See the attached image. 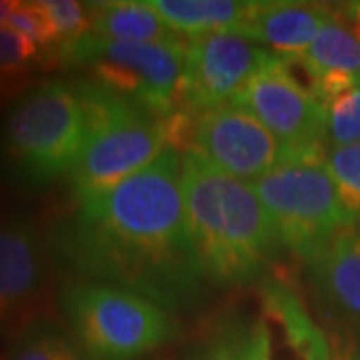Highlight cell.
<instances>
[{"label": "cell", "mask_w": 360, "mask_h": 360, "mask_svg": "<svg viewBox=\"0 0 360 360\" xmlns=\"http://www.w3.org/2000/svg\"><path fill=\"white\" fill-rule=\"evenodd\" d=\"M180 168L182 156L168 148L118 186L82 200L60 236L66 260L89 281L120 286L168 312L194 304L206 278L186 226Z\"/></svg>", "instance_id": "6da1fadb"}, {"label": "cell", "mask_w": 360, "mask_h": 360, "mask_svg": "<svg viewBox=\"0 0 360 360\" xmlns=\"http://www.w3.org/2000/svg\"><path fill=\"white\" fill-rule=\"evenodd\" d=\"M180 184L191 243L206 283L238 286L264 278L283 245L252 184L196 153L182 155Z\"/></svg>", "instance_id": "7a4b0ae2"}, {"label": "cell", "mask_w": 360, "mask_h": 360, "mask_svg": "<svg viewBox=\"0 0 360 360\" xmlns=\"http://www.w3.org/2000/svg\"><path fill=\"white\" fill-rule=\"evenodd\" d=\"M86 112V144L70 172L78 202L106 193L170 148L167 118L92 80L75 84Z\"/></svg>", "instance_id": "3957f363"}, {"label": "cell", "mask_w": 360, "mask_h": 360, "mask_svg": "<svg viewBox=\"0 0 360 360\" xmlns=\"http://www.w3.org/2000/svg\"><path fill=\"white\" fill-rule=\"evenodd\" d=\"M252 188L283 248L309 264L340 232L350 229L326 167V148L298 153L257 180Z\"/></svg>", "instance_id": "277c9868"}, {"label": "cell", "mask_w": 360, "mask_h": 360, "mask_svg": "<svg viewBox=\"0 0 360 360\" xmlns=\"http://www.w3.org/2000/svg\"><path fill=\"white\" fill-rule=\"evenodd\" d=\"M86 134V112L77 86L49 80L28 90L8 110L2 146L22 179L44 184L72 172Z\"/></svg>", "instance_id": "5b68a950"}, {"label": "cell", "mask_w": 360, "mask_h": 360, "mask_svg": "<svg viewBox=\"0 0 360 360\" xmlns=\"http://www.w3.org/2000/svg\"><path fill=\"white\" fill-rule=\"evenodd\" d=\"M63 310L92 360H134L176 336L170 312L153 300L101 281H78L63 292Z\"/></svg>", "instance_id": "8992f818"}, {"label": "cell", "mask_w": 360, "mask_h": 360, "mask_svg": "<svg viewBox=\"0 0 360 360\" xmlns=\"http://www.w3.org/2000/svg\"><path fill=\"white\" fill-rule=\"evenodd\" d=\"M188 42H118L84 34L58 49L66 66L86 68L90 80L115 90L153 115L167 118L180 108Z\"/></svg>", "instance_id": "52a82bcc"}, {"label": "cell", "mask_w": 360, "mask_h": 360, "mask_svg": "<svg viewBox=\"0 0 360 360\" xmlns=\"http://www.w3.org/2000/svg\"><path fill=\"white\" fill-rule=\"evenodd\" d=\"M191 153L234 179L255 184L302 150L288 148L248 110L229 103L196 112Z\"/></svg>", "instance_id": "ba28073f"}, {"label": "cell", "mask_w": 360, "mask_h": 360, "mask_svg": "<svg viewBox=\"0 0 360 360\" xmlns=\"http://www.w3.org/2000/svg\"><path fill=\"white\" fill-rule=\"evenodd\" d=\"M232 104L248 110L292 150L324 148V106L296 80L278 54L258 68Z\"/></svg>", "instance_id": "9c48e42d"}, {"label": "cell", "mask_w": 360, "mask_h": 360, "mask_svg": "<svg viewBox=\"0 0 360 360\" xmlns=\"http://www.w3.org/2000/svg\"><path fill=\"white\" fill-rule=\"evenodd\" d=\"M274 52L231 32H214L188 40L180 86V108L206 112L243 90Z\"/></svg>", "instance_id": "30bf717a"}, {"label": "cell", "mask_w": 360, "mask_h": 360, "mask_svg": "<svg viewBox=\"0 0 360 360\" xmlns=\"http://www.w3.org/2000/svg\"><path fill=\"white\" fill-rule=\"evenodd\" d=\"M44 283L46 257L37 229L28 220H0V330L32 321Z\"/></svg>", "instance_id": "8fae6325"}, {"label": "cell", "mask_w": 360, "mask_h": 360, "mask_svg": "<svg viewBox=\"0 0 360 360\" xmlns=\"http://www.w3.org/2000/svg\"><path fill=\"white\" fill-rule=\"evenodd\" d=\"M335 18L336 14L321 4L288 0L257 2L238 34L264 49L269 46L278 56H300Z\"/></svg>", "instance_id": "7c38bea8"}, {"label": "cell", "mask_w": 360, "mask_h": 360, "mask_svg": "<svg viewBox=\"0 0 360 360\" xmlns=\"http://www.w3.org/2000/svg\"><path fill=\"white\" fill-rule=\"evenodd\" d=\"M312 284L335 314L360 321V229L342 231L310 264Z\"/></svg>", "instance_id": "4fadbf2b"}, {"label": "cell", "mask_w": 360, "mask_h": 360, "mask_svg": "<svg viewBox=\"0 0 360 360\" xmlns=\"http://www.w3.org/2000/svg\"><path fill=\"white\" fill-rule=\"evenodd\" d=\"M90 32L118 42H184L182 34L144 0L86 2Z\"/></svg>", "instance_id": "5bb4252c"}, {"label": "cell", "mask_w": 360, "mask_h": 360, "mask_svg": "<svg viewBox=\"0 0 360 360\" xmlns=\"http://www.w3.org/2000/svg\"><path fill=\"white\" fill-rule=\"evenodd\" d=\"M257 2L240 0H153L150 6L172 30L186 37H205L214 32L238 34Z\"/></svg>", "instance_id": "9a60e30c"}, {"label": "cell", "mask_w": 360, "mask_h": 360, "mask_svg": "<svg viewBox=\"0 0 360 360\" xmlns=\"http://www.w3.org/2000/svg\"><path fill=\"white\" fill-rule=\"evenodd\" d=\"M314 96L324 106V148H340L360 142V77H322L314 84Z\"/></svg>", "instance_id": "2e32d148"}, {"label": "cell", "mask_w": 360, "mask_h": 360, "mask_svg": "<svg viewBox=\"0 0 360 360\" xmlns=\"http://www.w3.org/2000/svg\"><path fill=\"white\" fill-rule=\"evenodd\" d=\"M298 58L307 66L314 84L322 77H360V40L338 18L324 26Z\"/></svg>", "instance_id": "e0dca14e"}, {"label": "cell", "mask_w": 360, "mask_h": 360, "mask_svg": "<svg viewBox=\"0 0 360 360\" xmlns=\"http://www.w3.org/2000/svg\"><path fill=\"white\" fill-rule=\"evenodd\" d=\"M2 360H92L77 338L56 322L34 319L25 324Z\"/></svg>", "instance_id": "ac0fdd59"}, {"label": "cell", "mask_w": 360, "mask_h": 360, "mask_svg": "<svg viewBox=\"0 0 360 360\" xmlns=\"http://www.w3.org/2000/svg\"><path fill=\"white\" fill-rule=\"evenodd\" d=\"M193 360H258V322L245 316L220 319L198 345Z\"/></svg>", "instance_id": "d6986e66"}, {"label": "cell", "mask_w": 360, "mask_h": 360, "mask_svg": "<svg viewBox=\"0 0 360 360\" xmlns=\"http://www.w3.org/2000/svg\"><path fill=\"white\" fill-rule=\"evenodd\" d=\"M326 167L335 180L350 229H360V142L326 150Z\"/></svg>", "instance_id": "ffe728a7"}, {"label": "cell", "mask_w": 360, "mask_h": 360, "mask_svg": "<svg viewBox=\"0 0 360 360\" xmlns=\"http://www.w3.org/2000/svg\"><path fill=\"white\" fill-rule=\"evenodd\" d=\"M40 56L39 44L8 26L0 28V90H14Z\"/></svg>", "instance_id": "44dd1931"}, {"label": "cell", "mask_w": 360, "mask_h": 360, "mask_svg": "<svg viewBox=\"0 0 360 360\" xmlns=\"http://www.w3.org/2000/svg\"><path fill=\"white\" fill-rule=\"evenodd\" d=\"M6 26L25 34L26 39H30L34 44H39L40 51L58 42L51 14L46 13L42 0H34V2L32 0H28V2L16 0L13 13L6 20Z\"/></svg>", "instance_id": "7402d4cb"}, {"label": "cell", "mask_w": 360, "mask_h": 360, "mask_svg": "<svg viewBox=\"0 0 360 360\" xmlns=\"http://www.w3.org/2000/svg\"><path fill=\"white\" fill-rule=\"evenodd\" d=\"M58 37V44L75 42L90 32V13L86 2L77 0H42Z\"/></svg>", "instance_id": "603a6c76"}, {"label": "cell", "mask_w": 360, "mask_h": 360, "mask_svg": "<svg viewBox=\"0 0 360 360\" xmlns=\"http://www.w3.org/2000/svg\"><path fill=\"white\" fill-rule=\"evenodd\" d=\"M345 14H347L348 22H350V28H360V2H350L345 8Z\"/></svg>", "instance_id": "cb8c5ba5"}, {"label": "cell", "mask_w": 360, "mask_h": 360, "mask_svg": "<svg viewBox=\"0 0 360 360\" xmlns=\"http://www.w3.org/2000/svg\"><path fill=\"white\" fill-rule=\"evenodd\" d=\"M14 4H16V0H0V28L6 26V20L13 13Z\"/></svg>", "instance_id": "d4e9b609"}, {"label": "cell", "mask_w": 360, "mask_h": 360, "mask_svg": "<svg viewBox=\"0 0 360 360\" xmlns=\"http://www.w3.org/2000/svg\"><path fill=\"white\" fill-rule=\"evenodd\" d=\"M345 360H360V347L356 348V350H352V352H350V354H348Z\"/></svg>", "instance_id": "484cf974"}, {"label": "cell", "mask_w": 360, "mask_h": 360, "mask_svg": "<svg viewBox=\"0 0 360 360\" xmlns=\"http://www.w3.org/2000/svg\"><path fill=\"white\" fill-rule=\"evenodd\" d=\"M350 30H352V28H350ZM352 32H354V34H356V39L360 40V28H354V30H352Z\"/></svg>", "instance_id": "4316f807"}]
</instances>
